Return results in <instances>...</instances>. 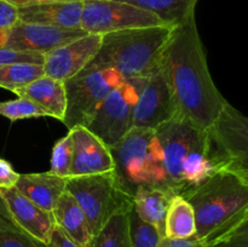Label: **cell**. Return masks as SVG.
<instances>
[{"instance_id": "6da1fadb", "label": "cell", "mask_w": 248, "mask_h": 247, "mask_svg": "<svg viewBox=\"0 0 248 247\" xmlns=\"http://www.w3.org/2000/svg\"><path fill=\"white\" fill-rule=\"evenodd\" d=\"M160 70L173 96L177 116L210 130L228 101L211 77L195 14L174 26L162 52Z\"/></svg>"}, {"instance_id": "7a4b0ae2", "label": "cell", "mask_w": 248, "mask_h": 247, "mask_svg": "<svg viewBox=\"0 0 248 247\" xmlns=\"http://www.w3.org/2000/svg\"><path fill=\"white\" fill-rule=\"evenodd\" d=\"M182 196L193 207L195 235L206 247L248 216V183L227 170H216Z\"/></svg>"}, {"instance_id": "3957f363", "label": "cell", "mask_w": 248, "mask_h": 247, "mask_svg": "<svg viewBox=\"0 0 248 247\" xmlns=\"http://www.w3.org/2000/svg\"><path fill=\"white\" fill-rule=\"evenodd\" d=\"M155 131L169 186L174 195H182L216 171L208 131L179 116Z\"/></svg>"}, {"instance_id": "277c9868", "label": "cell", "mask_w": 248, "mask_h": 247, "mask_svg": "<svg viewBox=\"0 0 248 247\" xmlns=\"http://www.w3.org/2000/svg\"><path fill=\"white\" fill-rule=\"evenodd\" d=\"M174 26L138 27L102 35L91 64L116 70L124 79L148 77L160 68L161 56Z\"/></svg>"}, {"instance_id": "5b68a950", "label": "cell", "mask_w": 248, "mask_h": 247, "mask_svg": "<svg viewBox=\"0 0 248 247\" xmlns=\"http://www.w3.org/2000/svg\"><path fill=\"white\" fill-rule=\"evenodd\" d=\"M109 150L114 160L116 183L125 195L132 199L138 189L145 186L171 191L161 145L155 130L132 127Z\"/></svg>"}, {"instance_id": "8992f818", "label": "cell", "mask_w": 248, "mask_h": 247, "mask_svg": "<svg viewBox=\"0 0 248 247\" xmlns=\"http://www.w3.org/2000/svg\"><path fill=\"white\" fill-rule=\"evenodd\" d=\"M116 70L89 64L70 79L65 80L67 110L63 124L68 130L85 126L107 96L124 81Z\"/></svg>"}, {"instance_id": "52a82bcc", "label": "cell", "mask_w": 248, "mask_h": 247, "mask_svg": "<svg viewBox=\"0 0 248 247\" xmlns=\"http://www.w3.org/2000/svg\"><path fill=\"white\" fill-rule=\"evenodd\" d=\"M65 190L82 208L93 235L101 230L114 213L133 203L132 199L119 189L114 171L68 177Z\"/></svg>"}, {"instance_id": "ba28073f", "label": "cell", "mask_w": 248, "mask_h": 247, "mask_svg": "<svg viewBox=\"0 0 248 247\" xmlns=\"http://www.w3.org/2000/svg\"><path fill=\"white\" fill-rule=\"evenodd\" d=\"M216 170H227L248 183V116L228 102L208 130Z\"/></svg>"}, {"instance_id": "9c48e42d", "label": "cell", "mask_w": 248, "mask_h": 247, "mask_svg": "<svg viewBox=\"0 0 248 247\" xmlns=\"http://www.w3.org/2000/svg\"><path fill=\"white\" fill-rule=\"evenodd\" d=\"M145 81L147 77L124 80L104 98L91 120L85 125L108 148L120 142L132 128L133 107Z\"/></svg>"}, {"instance_id": "30bf717a", "label": "cell", "mask_w": 248, "mask_h": 247, "mask_svg": "<svg viewBox=\"0 0 248 247\" xmlns=\"http://www.w3.org/2000/svg\"><path fill=\"white\" fill-rule=\"evenodd\" d=\"M166 24L157 15L119 0L82 1L81 29L87 34L104 35L124 29Z\"/></svg>"}, {"instance_id": "8fae6325", "label": "cell", "mask_w": 248, "mask_h": 247, "mask_svg": "<svg viewBox=\"0 0 248 247\" xmlns=\"http://www.w3.org/2000/svg\"><path fill=\"white\" fill-rule=\"evenodd\" d=\"M177 116V108L169 84L159 69L147 77L133 107L132 127H157Z\"/></svg>"}, {"instance_id": "7c38bea8", "label": "cell", "mask_w": 248, "mask_h": 247, "mask_svg": "<svg viewBox=\"0 0 248 247\" xmlns=\"http://www.w3.org/2000/svg\"><path fill=\"white\" fill-rule=\"evenodd\" d=\"M102 35L85 34L44 55L45 75L64 82L91 64L101 48Z\"/></svg>"}, {"instance_id": "4fadbf2b", "label": "cell", "mask_w": 248, "mask_h": 247, "mask_svg": "<svg viewBox=\"0 0 248 247\" xmlns=\"http://www.w3.org/2000/svg\"><path fill=\"white\" fill-rule=\"evenodd\" d=\"M7 33L5 47L40 55L50 52L74 39L87 34L82 29H65L38 23L18 22Z\"/></svg>"}, {"instance_id": "5bb4252c", "label": "cell", "mask_w": 248, "mask_h": 247, "mask_svg": "<svg viewBox=\"0 0 248 247\" xmlns=\"http://www.w3.org/2000/svg\"><path fill=\"white\" fill-rule=\"evenodd\" d=\"M69 131L73 138V161L69 177L114 171L110 150L96 135L85 126H75Z\"/></svg>"}, {"instance_id": "9a60e30c", "label": "cell", "mask_w": 248, "mask_h": 247, "mask_svg": "<svg viewBox=\"0 0 248 247\" xmlns=\"http://www.w3.org/2000/svg\"><path fill=\"white\" fill-rule=\"evenodd\" d=\"M0 195L6 202L10 215L19 229L44 242L50 241L56 227L52 212L36 206L15 186L0 188Z\"/></svg>"}, {"instance_id": "2e32d148", "label": "cell", "mask_w": 248, "mask_h": 247, "mask_svg": "<svg viewBox=\"0 0 248 247\" xmlns=\"http://www.w3.org/2000/svg\"><path fill=\"white\" fill-rule=\"evenodd\" d=\"M82 1L38 2L18 6L19 22L81 29Z\"/></svg>"}, {"instance_id": "e0dca14e", "label": "cell", "mask_w": 248, "mask_h": 247, "mask_svg": "<svg viewBox=\"0 0 248 247\" xmlns=\"http://www.w3.org/2000/svg\"><path fill=\"white\" fill-rule=\"evenodd\" d=\"M56 227L79 247H92L93 232L86 215L67 190L61 195L52 210Z\"/></svg>"}, {"instance_id": "ac0fdd59", "label": "cell", "mask_w": 248, "mask_h": 247, "mask_svg": "<svg viewBox=\"0 0 248 247\" xmlns=\"http://www.w3.org/2000/svg\"><path fill=\"white\" fill-rule=\"evenodd\" d=\"M18 97L31 99L46 113L57 120H64L67 110V93L64 82L53 79L48 75H43L31 84L17 89L14 92Z\"/></svg>"}, {"instance_id": "d6986e66", "label": "cell", "mask_w": 248, "mask_h": 247, "mask_svg": "<svg viewBox=\"0 0 248 247\" xmlns=\"http://www.w3.org/2000/svg\"><path fill=\"white\" fill-rule=\"evenodd\" d=\"M67 178L48 172L19 173L15 188L43 210L52 212L58 199L65 191Z\"/></svg>"}, {"instance_id": "ffe728a7", "label": "cell", "mask_w": 248, "mask_h": 247, "mask_svg": "<svg viewBox=\"0 0 248 247\" xmlns=\"http://www.w3.org/2000/svg\"><path fill=\"white\" fill-rule=\"evenodd\" d=\"M174 194L156 186L140 188L133 195V208L140 218L159 229L165 236V220Z\"/></svg>"}, {"instance_id": "44dd1931", "label": "cell", "mask_w": 248, "mask_h": 247, "mask_svg": "<svg viewBox=\"0 0 248 247\" xmlns=\"http://www.w3.org/2000/svg\"><path fill=\"white\" fill-rule=\"evenodd\" d=\"M195 234L196 222L193 207L182 195H173L165 220V236L184 239Z\"/></svg>"}, {"instance_id": "7402d4cb", "label": "cell", "mask_w": 248, "mask_h": 247, "mask_svg": "<svg viewBox=\"0 0 248 247\" xmlns=\"http://www.w3.org/2000/svg\"><path fill=\"white\" fill-rule=\"evenodd\" d=\"M154 12L166 24L177 26L194 15L198 0H119Z\"/></svg>"}, {"instance_id": "603a6c76", "label": "cell", "mask_w": 248, "mask_h": 247, "mask_svg": "<svg viewBox=\"0 0 248 247\" xmlns=\"http://www.w3.org/2000/svg\"><path fill=\"white\" fill-rule=\"evenodd\" d=\"M130 207L118 211L107 220L106 224L94 235L92 247H131L128 232Z\"/></svg>"}, {"instance_id": "cb8c5ba5", "label": "cell", "mask_w": 248, "mask_h": 247, "mask_svg": "<svg viewBox=\"0 0 248 247\" xmlns=\"http://www.w3.org/2000/svg\"><path fill=\"white\" fill-rule=\"evenodd\" d=\"M45 75L43 64L35 63H15L0 67V87L15 92L17 89L31 84Z\"/></svg>"}, {"instance_id": "d4e9b609", "label": "cell", "mask_w": 248, "mask_h": 247, "mask_svg": "<svg viewBox=\"0 0 248 247\" xmlns=\"http://www.w3.org/2000/svg\"><path fill=\"white\" fill-rule=\"evenodd\" d=\"M128 232L131 247H159L162 237H165L156 227L138 216L133 203L128 210Z\"/></svg>"}, {"instance_id": "484cf974", "label": "cell", "mask_w": 248, "mask_h": 247, "mask_svg": "<svg viewBox=\"0 0 248 247\" xmlns=\"http://www.w3.org/2000/svg\"><path fill=\"white\" fill-rule=\"evenodd\" d=\"M73 161V138L70 131L58 139L52 148L51 154V173L68 178L70 176Z\"/></svg>"}, {"instance_id": "4316f807", "label": "cell", "mask_w": 248, "mask_h": 247, "mask_svg": "<svg viewBox=\"0 0 248 247\" xmlns=\"http://www.w3.org/2000/svg\"><path fill=\"white\" fill-rule=\"evenodd\" d=\"M0 115L11 121H17L22 119L44 118L46 113L31 99L17 97L16 99L0 103Z\"/></svg>"}, {"instance_id": "83f0119b", "label": "cell", "mask_w": 248, "mask_h": 247, "mask_svg": "<svg viewBox=\"0 0 248 247\" xmlns=\"http://www.w3.org/2000/svg\"><path fill=\"white\" fill-rule=\"evenodd\" d=\"M0 247H51L48 242H44L21 229L4 228L0 229Z\"/></svg>"}, {"instance_id": "f1b7e54d", "label": "cell", "mask_w": 248, "mask_h": 247, "mask_svg": "<svg viewBox=\"0 0 248 247\" xmlns=\"http://www.w3.org/2000/svg\"><path fill=\"white\" fill-rule=\"evenodd\" d=\"M207 247H248V216L234 229Z\"/></svg>"}, {"instance_id": "f546056e", "label": "cell", "mask_w": 248, "mask_h": 247, "mask_svg": "<svg viewBox=\"0 0 248 247\" xmlns=\"http://www.w3.org/2000/svg\"><path fill=\"white\" fill-rule=\"evenodd\" d=\"M15 63H35L43 64L44 55L35 52H23L10 47H0V67Z\"/></svg>"}, {"instance_id": "4dcf8cb0", "label": "cell", "mask_w": 248, "mask_h": 247, "mask_svg": "<svg viewBox=\"0 0 248 247\" xmlns=\"http://www.w3.org/2000/svg\"><path fill=\"white\" fill-rule=\"evenodd\" d=\"M18 22V6L5 0H0V31H9Z\"/></svg>"}, {"instance_id": "1f68e13d", "label": "cell", "mask_w": 248, "mask_h": 247, "mask_svg": "<svg viewBox=\"0 0 248 247\" xmlns=\"http://www.w3.org/2000/svg\"><path fill=\"white\" fill-rule=\"evenodd\" d=\"M19 173L14 170L9 161L0 159V188H12L18 181Z\"/></svg>"}, {"instance_id": "d6a6232c", "label": "cell", "mask_w": 248, "mask_h": 247, "mask_svg": "<svg viewBox=\"0 0 248 247\" xmlns=\"http://www.w3.org/2000/svg\"><path fill=\"white\" fill-rule=\"evenodd\" d=\"M159 247H206L201 240L196 237V235L184 239H174V237H162Z\"/></svg>"}, {"instance_id": "836d02e7", "label": "cell", "mask_w": 248, "mask_h": 247, "mask_svg": "<svg viewBox=\"0 0 248 247\" xmlns=\"http://www.w3.org/2000/svg\"><path fill=\"white\" fill-rule=\"evenodd\" d=\"M48 244L51 247H79L57 227H55V229H53Z\"/></svg>"}, {"instance_id": "e575fe53", "label": "cell", "mask_w": 248, "mask_h": 247, "mask_svg": "<svg viewBox=\"0 0 248 247\" xmlns=\"http://www.w3.org/2000/svg\"><path fill=\"white\" fill-rule=\"evenodd\" d=\"M4 228H14V229H19L16 223L12 219L10 211L7 208L6 202L4 201L2 196L0 195V229Z\"/></svg>"}, {"instance_id": "d590c367", "label": "cell", "mask_w": 248, "mask_h": 247, "mask_svg": "<svg viewBox=\"0 0 248 247\" xmlns=\"http://www.w3.org/2000/svg\"><path fill=\"white\" fill-rule=\"evenodd\" d=\"M72 1H85V0H11V4L16 6H23L29 4H38V2H72Z\"/></svg>"}, {"instance_id": "8d00e7d4", "label": "cell", "mask_w": 248, "mask_h": 247, "mask_svg": "<svg viewBox=\"0 0 248 247\" xmlns=\"http://www.w3.org/2000/svg\"><path fill=\"white\" fill-rule=\"evenodd\" d=\"M7 41V33L6 31H0V47H5Z\"/></svg>"}, {"instance_id": "74e56055", "label": "cell", "mask_w": 248, "mask_h": 247, "mask_svg": "<svg viewBox=\"0 0 248 247\" xmlns=\"http://www.w3.org/2000/svg\"><path fill=\"white\" fill-rule=\"evenodd\" d=\"M5 1H9V2H11V0H5Z\"/></svg>"}]
</instances>
